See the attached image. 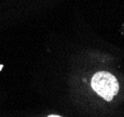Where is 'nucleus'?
Wrapping results in <instances>:
<instances>
[{
    "label": "nucleus",
    "instance_id": "3",
    "mask_svg": "<svg viewBox=\"0 0 124 117\" xmlns=\"http://www.w3.org/2000/svg\"><path fill=\"white\" fill-rule=\"evenodd\" d=\"M2 68H3V65H0V71L2 70Z\"/></svg>",
    "mask_w": 124,
    "mask_h": 117
},
{
    "label": "nucleus",
    "instance_id": "2",
    "mask_svg": "<svg viewBox=\"0 0 124 117\" xmlns=\"http://www.w3.org/2000/svg\"><path fill=\"white\" fill-rule=\"evenodd\" d=\"M48 117H61V116H59V115H55V114H52V115H50V116H48Z\"/></svg>",
    "mask_w": 124,
    "mask_h": 117
},
{
    "label": "nucleus",
    "instance_id": "1",
    "mask_svg": "<svg viewBox=\"0 0 124 117\" xmlns=\"http://www.w3.org/2000/svg\"><path fill=\"white\" fill-rule=\"evenodd\" d=\"M92 87L100 97L110 101L117 95L119 86L117 78L107 72H98L92 78Z\"/></svg>",
    "mask_w": 124,
    "mask_h": 117
}]
</instances>
